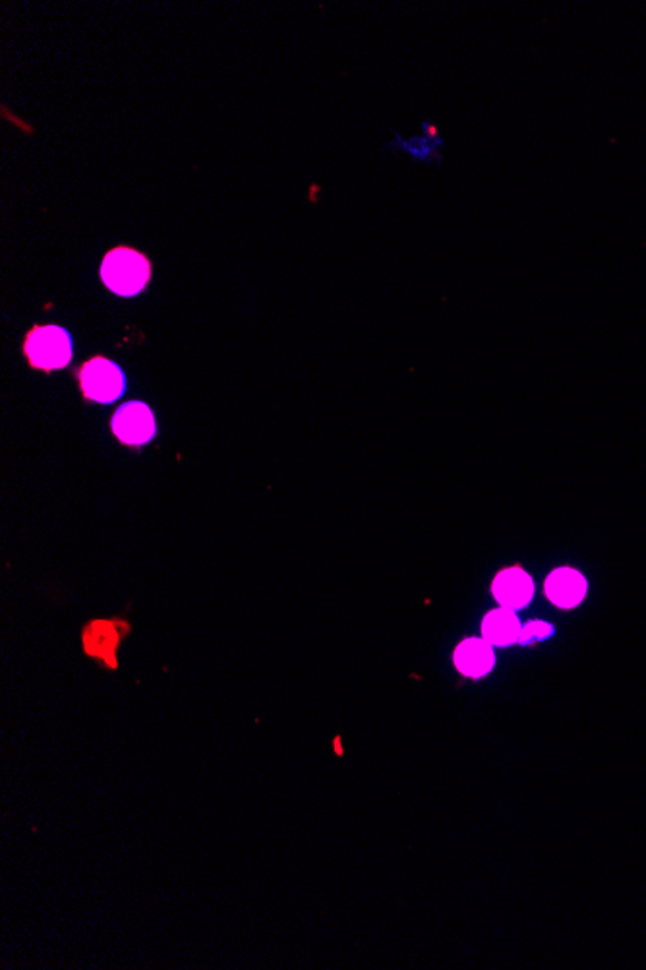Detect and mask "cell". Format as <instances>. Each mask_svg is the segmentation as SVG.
Masks as SVG:
<instances>
[{
  "label": "cell",
  "instance_id": "obj_1",
  "mask_svg": "<svg viewBox=\"0 0 646 970\" xmlns=\"http://www.w3.org/2000/svg\"><path fill=\"white\" fill-rule=\"evenodd\" d=\"M101 279L118 297H136L151 279V260L132 246H117L101 262Z\"/></svg>",
  "mask_w": 646,
  "mask_h": 970
},
{
  "label": "cell",
  "instance_id": "obj_2",
  "mask_svg": "<svg viewBox=\"0 0 646 970\" xmlns=\"http://www.w3.org/2000/svg\"><path fill=\"white\" fill-rule=\"evenodd\" d=\"M24 355L31 368L53 372L72 363L74 343L60 326H33L24 339Z\"/></svg>",
  "mask_w": 646,
  "mask_h": 970
},
{
  "label": "cell",
  "instance_id": "obj_3",
  "mask_svg": "<svg viewBox=\"0 0 646 970\" xmlns=\"http://www.w3.org/2000/svg\"><path fill=\"white\" fill-rule=\"evenodd\" d=\"M76 376L84 397L95 403H115L126 390L122 368L107 357L89 359L78 368Z\"/></svg>",
  "mask_w": 646,
  "mask_h": 970
},
{
  "label": "cell",
  "instance_id": "obj_4",
  "mask_svg": "<svg viewBox=\"0 0 646 970\" xmlns=\"http://www.w3.org/2000/svg\"><path fill=\"white\" fill-rule=\"evenodd\" d=\"M113 434L124 446H144L153 440L157 425L155 415L144 401H128L120 405L111 419Z\"/></svg>",
  "mask_w": 646,
  "mask_h": 970
},
{
  "label": "cell",
  "instance_id": "obj_5",
  "mask_svg": "<svg viewBox=\"0 0 646 970\" xmlns=\"http://www.w3.org/2000/svg\"><path fill=\"white\" fill-rule=\"evenodd\" d=\"M128 632V624L118 620H95L84 628V651L89 657L117 668V647L122 634Z\"/></svg>",
  "mask_w": 646,
  "mask_h": 970
},
{
  "label": "cell",
  "instance_id": "obj_6",
  "mask_svg": "<svg viewBox=\"0 0 646 970\" xmlns=\"http://www.w3.org/2000/svg\"><path fill=\"white\" fill-rule=\"evenodd\" d=\"M492 593H494V597L500 603L501 608L521 610L532 601L534 583L525 570L507 568L494 579Z\"/></svg>",
  "mask_w": 646,
  "mask_h": 970
},
{
  "label": "cell",
  "instance_id": "obj_7",
  "mask_svg": "<svg viewBox=\"0 0 646 970\" xmlns=\"http://www.w3.org/2000/svg\"><path fill=\"white\" fill-rule=\"evenodd\" d=\"M546 595L559 608H575L587 595V579L573 568H559L546 579Z\"/></svg>",
  "mask_w": 646,
  "mask_h": 970
},
{
  "label": "cell",
  "instance_id": "obj_8",
  "mask_svg": "<svg viewBox=\"0 0 646 970\" xmlns=\"http://www.w3.org/2000/svg\"><path fill=\"white\" fill-rule=\"evenodd\" d=\"M496 665L494 649L492 645L482 637V639H467L455 649V667L459 672L470 678H482L486 676Z\"/></svg>",
  "mask_w": 646,
  "mask_h": 970
},
{
  "label": "cell",
  "instance_id": "obj_9",
  "mask_svg": "<svg viewBox=\"0 0 646 970\" xmlns=\"http://www.w3.org/2000/svg\"><path fill=\"white\" fill-rule=\"evenodd\" d=\"M521 622L515 610L498 608L486 614L482 622V636L492 647H507L519 641L521 637Z\"/></svg>",
  "mask_w": 646,
  "mask_h": 970
},
{
  "label": "cell",
  "instance_id": "obj_10",
  "mask_svg": "<svg viewBox=\"0 0 646 970\" xmlns=\"http://www.w3.org/2000/svg\"><path fill=\"white\" fill-rule=\"evenodd\" d=\"M552 636H554V628L550 624H546V622H529L521 630L519 643L521 645H529V643H534V641H544V639Z\"/></svg>",
  "mask_w": 646,
  "mask_h": 970
}]
</instances>
